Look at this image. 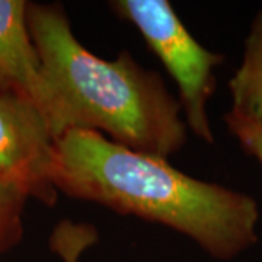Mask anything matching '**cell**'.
<instances>
[{"mask_svg": "<svg viewBox=\"0 0 262 262\" xmlns=\"http://www.w3.org/2000/svg\"><path fill=\"white\" fill-rule=\"evenodd\" d=\"M110 8L140 32L175 80L188 128L200 140L213 144L208 102L217 84L215 70L225 56L201 46L168 0H114Z\"/></svg>", "mask_w": 262, "mask_h": 262, "instance_id": "obj_3", "label": "cell"}, {"mask_svg": "<svg viewBox=\"0 0 262 262\" xmlns=\"http://www.w3.org/2000/svg\"><path fill=\"white\" fill-rule=\"evenodd\" d=\"M25 201V196L0 182V253L20 239Z\"/></svg>", "mask_w": 262, "mask_h": 262, "instance_id": "obj_7", "label": "cell"}, {"mask_svg": "<svg viewBox=\"0 0 262 262\" xmlns=\"http://www.w3.org/2000/svg\"><path fill=\"white\" fill-rule=\"evenodd\" d=\"M28 25L50 91L47 122L58 140L96 131L117 144L168 159L187 143L179 101L128 51L105 60L77 39L60 5L29 3Z\"/></svg>", "mask_w": 262, "mask_h": 262, "instance_id": "obj_2", "label": "cell"}, {"mask_svg": "<svg viewBox=\"0 0 262 262\" xmlns=\"http://www.w3.org/2000/svg\"><path fill=\"white\" fill-rule=\"evenodd\" d=\"M53 182L72 198L166 226L220 261L258 242L255 198L192 178L168 159L127 149L96 131H69L56 141Z\"/></svg>", "mask_w": 262, "mask_h": 262, "instance_id": "obj_1", "label": "cell"}, {"mask_svg": "<svg viewBox=\"0 0 262 262\" xmlns=\"http://www.w3.org/2000/svg\"><path fill=\"white\" fill-rule=\"evenodd\" d=\"M225 124L229 133L241 144V147L262 168V127L252 120L229 110L225 115Z\"/></svg>", "mask_w": 262, "mask_h": 262, "instance_id": "obj_9", "label": "cell"}, {"mask_svg": "<svg viewBox=\"0 0 262 262\" xmlns=\"http://www.w3.org/2000/svg\"><path fill=\"white\" fill-rule=\"evenodd\" d=\"M28 2L0 0V94L35 105L47 121L50 91L28 25Z\"/></svg>", "mask_w": 262, "mask_h": 262, "instance_id": "obj_5", "label": "cell"}, {"mask_svg": "<svg viewBox=\"0 0 262 262\" xmlns=\"http://www.w3.org/2000/svg\"><path fill=\"white\" fill-rule=\"evenodd\" d=\"M229 92L230 110L262 127V10L251 22L242 61L229 82Z\"/></svg>", "mask_w": 262, "mask_h": 262, "instance_id": "obj_6", "label": "cell"}, {"mask_svg": "<svg viewBox=\"0 0 262 262\" xmlns=\"http://www.w3.org/2000/svg\"><path fill=\"white\" fill-rule=\"evenodd\" d=\"M96 241V234L89 226H75L69 222L57 226L51 236V246L64 262H77L86 248Z\"/></svg>", "mask_w": 262, "mask_h": 262, "instance_id": "obj_8", "label": "cell"}, {"mask_svg": "<svg viewBox=\"0 0 262 262\" xmlns=\"http://www.w3.org/2000/svg\"><path fill=\"white\" fill-rule=\"evenodd\" d=\"M56 139L44 115L28 101L0 94V182L22 196L54 206Z\"/></svg>", "mask_w": 262, "mask_h": 262, "instance_id": "obj_4", "label": "cell"}]
</instances>
